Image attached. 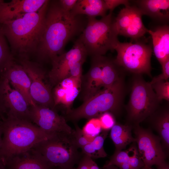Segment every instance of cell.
<instances>
[{"mask_svg":"<svg viewBox=\"0 0 169 169\" xmlns=\"http://www.w3.org/2000/svg\"><path fill=\"white\" fill-rule=\"evenodd\" d=\"M83 15H75L64 10L59 0L49 1L43 30L36 52L41 63L51 62L63 54L67 43L81 34L87 23Z\"/></svg>","mask_w":169,"mask_h":169,"instance_id":"cell-1","label":"cell"},{"mask_svg":"<svg viewBox=\"0 0 169 169\" xmlns=\"http://www.w3.org/2000/svg\"><path fill=\"white\" fill-rule=\"evenodd\" d=\"M49 0L36 12L22 14L1 24L10 45L12 54L29 59L35 54L43 30Z\"/></svg>","mask_w":169,"mask_h":169,"instance_id":"cell-2","label":"cell"},{"mask_svg":"<svg viewBox=\"0 0 169 169\" xmlns=\"http://www.w3.org/2000/svg\"><path fill=\"white\" fill-rule=\"evenodd\" d=\"M2 127L0 159L4 165L12 155L27 151L54 135L47 133L31 122L16 118L5 117L2 121Z\"/></svg>","mask_w":169,"mask_h":169,"instance_id":"cell-3","label":"cell"},{"mask_svg":"<svg viewBox=\"0 0 169 169\" xmlns=\"http://www.w3.org/2000/svg\"><path fill=\"white\" fill-rule=\"evenodd\" d=\"M126 92L124 75L110 87L100 90L63 116L67 122L71 121L74 123L82 119L100 117L106 112L117 116L123 106Z\"/></svg>","mask_w":169,"mask_h":169,"instance_id":"cell-4","label":"cell"},{"mask_svg":"<svg viewBox=\"0 0 169 169\" xmlns=\"http://www.w3.org/2000/svg\"><path fill=\"white\" fill-rule=\"evenodd\" d=\"M32 149L53 167L61 169H73L82 156L78 151L73 133H56Z\"/></svg>","mask_w":169,"mask_h":169,"instance_id":"cell-5","label":"cell"},{"mask_svg":"<svg viewBox=\"0 0 169 169\" xmlns=\"http://www.w3.org/2000/svg\"><path fill=\"white\" fill-rule=\"evenodd\" d=\"M112 12L99 20L87 17V23L78 38L83 44L88 55H104L109 50L114 51L118 34L115 29Z\"/></svg>","mask_w":169,"mask_h":169,"instance_id":"cell-6","label":"cell"},{"mask_svg":"<svg viewBox=\"0 0 169 169\" xmlns=\"http://www.w3.org/2000/svg\"><path fill=\"white\" fill-rule=\"evenodd\" d=\"M131 93L126 106L128 125L132 126L139 123L152 114L160 103L149 82H146L142 74H133Z\"/></svg>","mask_w":169,"mask_h":169,"instance_id":"cell-7","label":"cell"},{"mask_svg":"<svg viewBox=\"0 0 169 169\" xmlns=\"http://www.w3.org/2000/svg\"><path fill=\"white\" fill-rule=\"evenodd\" d=\"M139 40L135 43L119 41L114 48L117 53L115 61L125 71L145 74L152 78L151 61L152 49Z\"/></svg>","mask_w":169,"mask_h":169,"instance_id":"cell-8","label":"cell"},{"mask_svg":"<svg viewBox=\"0 0 169 169\" xmlns=\"http://www.w3.org/2000/svg\"><path fill=\"white\" fill-rule=\"evenodd\" d=\"M18 61L30 79V95L35 104L54 109L53 87L49 81L48 73L40 64L29 59H18Z\"/></svg>","mask_w":169,"mask_h":169,"instance_id":"cell-9","label":"cell"},{"mask_svg":"<svg viewBox=\"0 0 169 169\" xmlns=\"http://www.w3.org/2000/svg\"><path fill=\"white\" fill-rule=\"evenodd\" d=\"M87 55L83 44L78 38L69 50L54 58L51 62V69L48 73L49 81L52 87L70 77V71L74 65L79 62H84Z\"/></svg>","mask_w":169,"mask_h":169,"instance_id":"cell-10","label":"cell"},{"mask_svg":"<svg viewBox=\"0 0 169 169\" xmlns=\"http://www.w3.org/2000/svg\"><path fill=\"white\" fill-rule=\"evenodd\" d=\"M134 126L138 154L144 166L150 168L153 165L156 166L166 161V155L159 136L139 125Z\"/></svg>","mask_w":169,"mask_h":169,"instance_id":"cell-11","label":"cell"},{"mask_svg":"<svg viewBox=\"0 0 169 169\" xmlns=\"http://www.w3.org/2000/svg\"><path fill=\"white\" fill-rule=\"evenodd\" d=\"M0 109L6 115V117L31 122L30 106L23 96L13 88L8 80L2 75L0 76Z\"/></svg>","mask_w":169,"mask_h":169,"instance_id":"cell-12","label":"cell"},{"mask_svg":"<svg viewBox=\"0 0 169 169\" xmlns=\"http://www.w3.org/2000/svg\"><path fill=\"white\" fill-rule=\"evenodd\" d=\"M142 15L136 5L125 6L121 9L113 20L114 27L118 35L136 41L140 40L148 31L143 23Z\"/></svg>","mask_w":169,"mask_h":169,"instance_id":"cell-13","label":"cell"},{"mask_svg":"<svg viewBox=\"0 0 169 169\" xmlns=\"http://www.w3.org/2000/svg\"><path fill=\"white\" fill-rule=\"evenodd\" d=\"M30 114L31 122L48 134H72L74 132L63 116L55 109L36 104L30 106Z\"/></svg>","mask_w":169,"mask_h":169,"instance_id":"cell-14","label":"cell"},{"mask_svg":"<svg viewBox=\"0 0 169 169\" xmlns=\"http://www.w3.org/2000/svg\"><path fill=\"white\" fill-rule=\"evenodd\" d=\"M81 78L68 77L53 87L52 92L55 110L57 106L61 107L64 109V114L70 111L74 100L80 91Z\"/></svg>","mask_w":169,"mask_h":169,"instance_id":"cell-15","label":"cell"},{"mask_svg":"<svg viewBox=\"0 0 169 169\" xmlns=\"http://www.w3.org/2000/svg\"><path fill=\"white\" fill-rule=\"evenodd\" d=\"M1 75L6 78L12 87L23 96L30 106L36 105L31 96L28 76L22 66L15 60L14 58L9 63Z\"/></svg>","mask_w":169,"mask_h":169,"instance_id":"cell-16","label":"cell"},{"mask_svg":"<svg viewBox=\"0 0 169 169\" xmlns=\"http://www.w3.org/2000/svg\"><path fill=\"white\" fill-rule=\"evenodd\" d=\"M47 0H12L8 3L0 0V24L24 13L38 10Z\"/></svg>","mask_w":169,"mask_h":169,"instance_id":"cell-17","label":"cell"},{"mask_svg":"<svg viewBox=\"0 0 169 169\" xmlns=\"http://www.w3.org/2000/svg\"><path fill=\"white\" fill-rule=\"evenodd\" d=\"M102 55L91 57L90 68L82 75L79 98L83 102L99 91V85L102 73Z\"/></svg>","mask_w":169,"mask_h":169,"instance_id":"cell-18","label":"cell"},{"mask_svg":"<svg viewBox=\"0 0 169 169\" xmlns=\"http://www.w3.org/2000/svg\"><path fill=\"white\" fill-rule=\"evenodd\" d=\"M6 169H53L32 149L12 155L5 161Z\"/></svg>","mask_w":169,"mask_h":169,"instance_id":"cell-19","label":"cell"},{"mask_svg":"<svg viewBox=\"0 0 169 169\" xmlns=\"http://www.w3.org/2000/svg\"><path fill=\"white\" fill-rule=\"evenodd\" d=\"M143 15L149 17L160 25H168L169 20V0L133 1Z\"/></svg>","mask_w":169,"mask_h":169,"instance_id":"cell-20","label":"cell"},{"mask_svg":"<svg viewBox=\"0 0 169 169\" xmlns=\"http://www.w3.org/2000/svg\"><path fill=\"white\" fill-rule=\"evenodd\" d=\"M147 33L151 37L154 54L161 65L169 59V27L158 25L153 29H148Z\"/></svg>","mask_w":169,"mask_h":169,"instance_id":"cell-21","label":"cell"},{"mask_svg":"<svg viewBox=\"0 0 169 169\" xmlns=\"http://www.w3.org/2000/svg\"><path fill=\"white\" fill-rule=\"evenodd\" d=\"M146 119L157 132L165 148L169 146V105L161 106Z\"/></svg>","mask_w":169,"mask_h":169,"instance_id":"cell-22","label":"cell"},{"mask_svg":"<svg viewBox=\"0 0 169 169\" xmlns=\"http://www.w3.org/2000/svg\"><path fill=\"white\" fill-rule=\"evenodd\" d=\"M125 71L116 63L115 59L102 55V73L99 85V91L110 87L115 82L124 75Z\"/></svg>","mask_w":169,"mask_h":169,"instance_id":"cell-23","label":"cell"},{"mask_svg":"<svg viewBox=\"0 0 169 169\" xmlns=\"http://www.w3.org/2000/svg\"><path fill=\"white\" fill-rule=\"evenodd\" d=\"M108 10L104 0H78L70 11L74 15H84L95 17L106 15Z\"/></svg>","mask_w":169,"mask_h":169,"instance_id":"cell-24","label":"cell"},{"mask_svg":"<svg viewBox=\"0 0 169 169\" xmlns=\"http://www.w3.org/2000/svg\"><path fill=\"white\" fill-rule=\"evenodd\" d=\"M132 127L128 125L115 124L111 128L110 137L115 144V150H122L131 143L136 142V139L132 135Z\"/></svg>","mask_w":169,"mask_h":169,"instance_id":"cell-25","label":"cell"},{"mask_svg":"<svg viewBox=\"0 0 169 169\" xmlns=\"http://www.w3.org/2000/svg\"><path fill=\"white\" fill-rule=\"evenodd\" d=\"M108 131L103 130L102 133L95 137L91 142L81 148V153L92 159L106 157L107 155L104 149L103 145Z\"/></svg>","mask_w":169,"mask_h":169,"instance_id":"cell-26","label":"cell"},{"mask_svg":"<svg viewBox=\"0 0 169 169\" xmlns=\"http://www.w3.org/2000/svg\"><path fill=\"white\" fill-rule=\"evenodd\" d=\"M0 24V75L12 60L14 59L10 51Z\"/></svg>","mask_w":169,"mask_h":169,"instance_id":"cell-27","label":"cell"},{"mask_svg":"<svg viewBox=\"0 0 169 169\" xmlns=\"http://www.w3.org/2000/svg\"><path fill=\"white\" fill-rule=\"evenodd\" d=\"M82 130L87 136L94 139L100 134L102 130L99 119L93 118L90 119Z\"/></svg>","mask_w":169,"mask_h":169,"instance_id":"cell-28","label":"cell"},{"mask_svg":"<svg viewBox=\"0 0 169 169\" xmlns=\"http://www.w3.org/2000/svg\"><path fill=\"white\" fill-rule=\"evenodd\" d=\"M157 97L161 102L164 100L169 101V82L161 81L156 82L151 85Z\"/></svg>","mask_w":169,"mask_h":169,"instance_id":"cell-29","label":"cell"},{"mask_svg":"<svg viewBox=\"0 0 169 169\" xmlns=\"http://www.w3.org/2000/svg\"><path fill=\"white\" fill-rule=\"evenodd\" d=\"M130 149L126 151L115 150L110 160L104 166L114 165L118 167L121 164L126 162L130 159Z\"/></svg>","mask_w":169,"mask_h":169,"instance_id":"cell-30","label":"cell"},{"mask_svg":"<svg viewBox=\"0 0 169 169\" xmlns=\"http://www.w3.org/2000/svg\"><path fill=\"white\" fill-rule=\"evenodd\" d=\"M75 130H74L73 135L76 144L79 148H82L91 142L94 139L89 138L83 132L76 122H74Z\"/></svg>","mask_w":169,"mask_h":169,"instance_id":"cell-31","label":"cell"},{"mask_svg":"<svg viewBox=\"0 0 169 169\" xmlns=\"http://www.w3.org/2000/svg\"><path fill=\"white\" fill-rule=\"evenodd\" d=\"M114 117L111 113L106 112L99 117V119L102 130L109 131L115 125V123Z\"/></svg>","mask_w":169,"mask_h":169,"instance_id":"cell-32","label":"cell"},{"mask_svg":"<svg viewBox=\"0 0 169 169\" xmlns=\"http://www.w3.org/2000/svg\"><path fill=\"white\" fill-rule=\"evenodd\" d=\"M161 66L162 68L161 73L152 78L149 82L151 85L159 81L168 80L169 78V59L167 60Z\"/></svg>","mask_w":169,"mask_h":169,"instance_id":"cell-33","label":"cell"},{"mask_svg":"<svg viewBox=\"0 0 169 169\" xmlns=\"http://www.w3.org/2000/svg\"><path fill=\"white\" fill-rule=\"evenodd\" d=\"M109 12H113L115 8L120 5L125 6L130 5L129 1L126 0H104Z\"/></svg>","mask_w":169,"mask_h":169,"instance_id":"cell-34","label":"cell"},{"mask_svg":"<svg viewBox=\"0 0 169 169\" xmlns=\"http://www.w3.org/2000/svg\"><path fill=\"white\" fill-rule=\"evenodd\" d=\"M93 161L91 158L82 154V156L78 163V166L73 169H90Z\"/></svg>","mask_w":169,"mask_h":169,"instance_id":"cell-35","label":"cell"},{"mask_svg":"<svg viewBox=\"0 0 169 169\" xmlns=\"http://www.w3.org/2000/svg\"><path fill=\"white\" fill-rule=\"evenodd\" d=\"M78 0H60L59 2L65 10L70 12L74 8Z\"/></svg>","mask_w":169,"mask_h":169,"instance_id":"cell-36","label":"cell"},{"mask_svg":"<svg viewBox=\"0 0 169 169\" xmlns=\"http://www.w3.org/2000/svg\"><path fill=\"white\" fill-rule=\"evenodd\" d=\"M156 166L157 169H169V165L166 161Z\"/></svg>","mask_w":169,"mask_h":169,"instance_id":"cell-37","label":"cell"},{"mask_svg":"<svg viewBox=\"0 0 169 169\" xmlns=\"http://www.w3.org/2000/svg\"><path fill=\"white\" fill-rule=\"evenodd\" d=\"M3 120H0V151L1 149L2 142L3 131L2 127V122Z\"/></svg>","mask_w":169,"mask_h":169,"instance_id":"cell-38","label":"cell"},{"mask_svg":"<svg viewBox=\"0 0 169 169\" xmlns=\"http://www.w3.org/2000/svg\"><path fill=\"white\" fill-rule=\"evenodd\" d=\"M90 169H100L96 163L94 161L90 166Z\"/></svg>","mask_w":169,"mask_h":169,"instance_id":"cell-39","label":"cell"},{"mask_svg":"<svg viewBox=\"0 0 169 169\" xmlns=\"http://www.w3.org/2000/svg\"><path fill=\"white\" fill-rule=\"evenodd\" d=\"M0 169H6V167L3 162L0 159Z\"/></svg>","mask_w":169,"mask_h":169,"instance_id":"cell-40","label":"cell"},{"mask_svg":"<svg viewBox=\"0 0 169 169\" xmlns=\"http://www.w3.org/2000/svg\"><path fill=\"white\" fill-rule=\"evenodd\" d=\"M5 117L4 115L0 109V120H3Z\"/></svg>","mask_w":169,"mask_h":169,"instance_id":"cell-41","label":"cell"},{"mask_svg":"<svg viewBox=\"0 0 169 169\" xmlns=\"http://www.w3.org/2000/svg\"><path fill=\"white\" fill-rule=\"evenodd\" d=\"M103 169H113V165L107 166H104L102 167Z\"/></svg>","mask_w":169,"mask_h":169,"instance_id":"cell-42","label":"cell"},{"mask_svg":"<svg viewBox=\"0 0 169 169\" xmlns=\"http://www.w3.org/2000/svg\"><path fill=\"white\" fill-rule=\"evenodd\" d=\"M141 169H152V168L151 167H150V168L144 166L143 167H142L141 168Z\"/></svg>","mask_w":169,"mask_h":169,"instance_id":"cell-43","label":"cell"},{"mask_svg":"<svg viewBox=\"0 0 169 169\" xmlns=\"http://www.w3.org/2000/svg\"><path fill=\"white\" fill-rule=\"evenodd\" d=\"M113 169H118L117 167V166L114 165H113Z\"/></svg>","mask_w":169,"mask_h":169,"instance_id":"cell-44","label":"cell"},{"mask_svg":"<svg viewBox=\"0 0 169 169\" xmlns=\"http://www.w3.org/2000/svg\"><path fill=\"white\" fill-rule=\"evenodd\" d=\"M53 169H61L58 167H55Z\"/></svg>","mask_w":169,"mask_h":169,"instance_id":"cell-45","label":"cell"}]
</instances>
